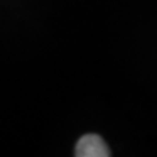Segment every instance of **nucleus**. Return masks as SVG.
Wrapping results in <instances>:
<instances>
[{
	"label": "nucleus",
	"mask_w": 157,
	"mask_h": 157,
	"mask_svg": "<svg viewBox=\"0 0 157 157\" xmlns=\"http://www.w3.org/2000/svg\"><path fill=\"white\" fill-rule=\"evenodd\" d=\"M77 157H109L111 152L100 135L86 134L77 141L75 148Z\"/></svg>",
	"instance_id": "f257e3e1"
}]
</instances>
